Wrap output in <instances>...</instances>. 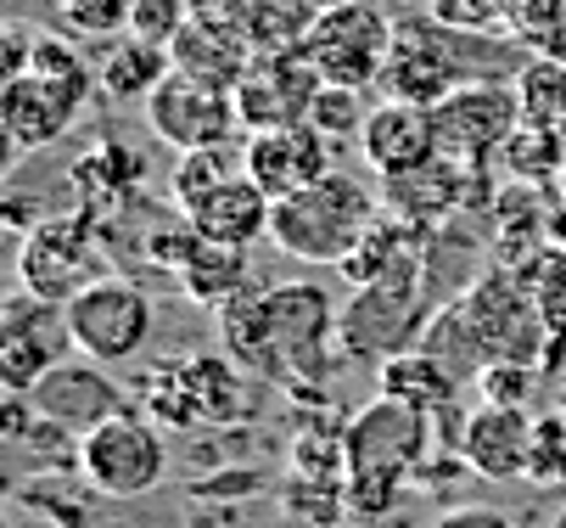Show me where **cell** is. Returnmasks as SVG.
<instances>
[{"label": "cell", "mask_w": 566, "mask_h": 528, "mask_svg": "<svg viewBox=\"0 0 566 528\" xmlns=\"http://www.w3.org/2000/svg\"><path fill=\"white\" fill-rule=\"evenodd\" d=\"M337 304L319 281H281V287H253L219 310L224 327V354L241 371L275 376V383H326L332 365L348 360L337 343Z\"/></svg>", "instance_id": "obj_1"}, {"label": "cell", "mask_w": 566, "mask_h": 528, "mask_svg": "<svg viewBox=\"0 0 566 528\" xmlns=\"http://www.w3.org/2000/svg\"><path fill=\"white\" fill-rule=\"evenodd\" d=\"M533 51L516 34H460L432 12L392 18V56L381 68V102L438 107L460 85H516Z\"/></svg>", "instance_id": "obj_2"}, {"label": "cell", "mask_w": 566, "mask_h": 528, "mask_svg": "<svg viewBox=\"0 0 566 528\" xmlns=\"http://www.w3.org/2000/svg\"><path fill=\"white\" fill-rule=\"evenodd\" d=\"M381 208H387L381 186L359 180V169H332L326 180H314L275 203L270 242L303 265H343L381 219Z\"/></svg>", "instance_id": "obj_3"}, {"label": "cell", "mask_w": 566, "mask_h": 528, "mask_svg": "<svg viewBox=\"0 0 566 528\" xmlns=\"http://www.w3.org/2000/svg\"><path fill=\"white\" fill-rule=\"evenodd\" d=\"M102 276H113V265H107V242L91 208L45 214L18 248V287L34 298H51V304H73Z\"/></svg>", "instance_id": "obj_4"}, {"label": "cell", "mask_w": 566, "mask_h": 528, "mask_svg": "<svg viewBox=\"0 0 566 528\" xmlns=\"http://www.w3.org/2000/svg\"><path fill=\"white\" fill-rule=\"evenodd\" d=\"M427 298H421V265H403L370 287H354L348 310L337 315V343L348 360H392L416 349L427 332Z\"/></svg>", "instance_id": "obj_5"}, {"label": "cell", "mask_w": 566, "mask_h": 528, "mask_svg": "<svg viewBox=\"0 0 566 528\" xmlns=\"http://www.w3.org/2000/svg\"><path fill=\"white\" fill-rule=\"evenodd\" d=\"M303 51L326 85L370 91L381 85V68L392 56V18L370 0H332L303 34Z\"/></svg>", "instance_id": "obj_6"}, {"label": "cell", "mask_w": 566, "mask_h": 528, "mask_svg": "<svg viewBox=\"0 0 566 528\" xmlns=\"http://www.w3.org/2000/svg\"><path fill=\"white\" fill-rule=\"evenodd\" d=\"M164 473H169V444L157 433V422L135 411L78 438V478L102 500H140L164 484Z\"/></svg>", "instance_id": "obj_7"}, {"label": "cell", "mask_w": 566, "mask_h": 528, "mask_svg": "<svg viewBox=\"0 0 566 528\" xmlns=\"http://www.w3.org/2000/svg\"><path fill=\"white\" fill-rule=\"evenodd\" d=\"M460 310L482 343V354L494 360H511V365H538L549 360V327H544V310H538V298L527 292V281L511 270V265H494L489 276H482L465 298H460Z\"/></svg>", "instance_id": "obj_8"}, {"label": "cell", "mask_w": 566, "mask_h": 528, "mask_svg": "<svg viewBox=\"0 0 566 528\" xmlns=\"http://www.w3.org/2000/svg\"><path fill=\"white\" fill-rule=\"evenodd\" d=\"M67 310V332H73V354L96 360V365H124L151 343L157 327V304L151 292L124 281V276H102L96 287H85Z\"/></svg>", "instance_id": "obj_9"}, {"label": "cell", "mask_w": 566, "mask_h": 528, "mask_svg": "<svg viewBox=\"0 0 566 528\" xmlns=\"http://www.w3.org/2000/svg\"><path fill=\"white\" fill-rule=\"evenodd\" d=\"M438 427L427 411L403 405V400H370L343 422V456L348 473H387V478H416V467L432 456Z\"/></svg>", "instance_id": "obj_10"}, {"label": "cell", "mask_w": 566, "mask_h": 528, "mask_svg": "<svg viewBox=\"0 0 566 528\" xmlns=\"http://www.w3.org/2000/svg\"><path fill=\"white\" fill-rule=\"evenodd\" d=\"M432 118H438V153L454 164H476V169H494L505 141L527 124L516 85H500V80L494 85H460L454 96H443L432 107Z\"/></svg>", "instance_id": "obj_11"}, {"label": "cell", "mask_w": 566, "mask_h": 528, "mask_svg": "<svg viewBox=\"0 0 566 528\" xmlns=\"http://www.w3.org/2000/svg\"><path fill=\"white\" fill-rule=\"evenodd\" d=\"M67 354H73L67 310L18 287L0 304V383H7V394H34L40 376L56 371Z\"/></svg>", "instance_id": "obj_12"}, {"label": "cell", "mask_w": 566, "mask_h": 528, "mask_svg": "<svg viewBox=\"0 0 566 528\" xmlns=\"http://www.w3.org/2000/svg\"><path fill=\"white\" fill-rule=\"evenodd\" d=\"M146 124L157 141H169L175 153H197V146H224L241 141V113H235V91L191 80V73H169L164 85L146 102Z\"/></svg>", "instance_id": "obj_13"}, {"label": "cell", "mask_w": 566, "mask_h": 528, "mask_svg": "<svg viewBox=\"0 0 566 528\" xmlns=\"http://www.w3.org/2000/svg\"><path fill=\"white\" fill-rule=\"evenodd\" d=\"M319 73L308 62L303 45H286V51H259L253 68L241 73L235 85V113H241V130L259 135V130H286V124H308V107L319 96Z\"/></svg>", "instance_id": "obj_14"}, {"label": "cell", "mask_w": 566, "mask_h": 528, "mask_svg": "<svg viewBox=\"0 0 566 528\" xmlns=\"http://www.w3.org/2000/svg\"><path fill=\"white\" fill-rule=\"evenodd\" d=\"M91 107V85H62V80H40V73H23V80L0 85V135H7V169H18V158L40 153V146L62 141Z\"/></svg>", "instance_id": "obj_15"}, {"label": "cell", "mask_w": 566, "mask_h": 528, "mask_svg": "<svg viewBox=\"0 0 566 528\" xmlns=\"http://www.w3.org/2000/svg\"><path fill=\"white\" fill-rule=\"evenodd\" d=\"M169 56H175L180 73H191V80H208V85L235 91L241 73L253 68L259 45H253L248 23H241L235 0H208V7L191 12V23L180 29V40H175Z\"/></svg>", "instance_id": "obj_16"}, {"label": "cell", "mask_w": 566, "mask_h": 528, "mask_svg": "<svg viewBox=\"0 0 566 528\" xmlns=\"http://www.w3.org/2000/svg\"><path fill=\"white\" fill-rule=\"evenodd\" d=\"M29 400H34L40 416L62 422L78 438L129 411V389L118 383V376H107V365H96V360H62L56 371L40 376V389Z\"/></svg>", "instance_id": "obj_17"}, {"label": "cell", "mask_w": 566, "mask_h": 528, "mask_svg": "<svg viewBox=\"0 0 566 528\" xmlns=\"http://www.w3.org/2000/svg\"><path fill=\"white\" fill-rule=\"evenodd\" d=\"M337 169V141L319 135L314 124H286V130H259L248 135V175L281 203Z\"/></svg>", "instance_id": "obj_18"}, {"label": "cell", "mask_w": 566, "mask_h": 528, "mask_svg": "<svg viewBox=\"0 0 566 528\" xmlns=\"http://www.w3.org/2000/svg\"><path fill=\"white\" fill-rule=\"evenodd\" d=\"M533 438H538V416L527 405H476L460 433V456L476 478L516 484L533 467Z\"/></svg>", "instance_id": "obj_19"}, {"label": "cell", "mask_w": 566, "mask_h": 528, "mask_svg": "<svg viewBox=\"0 0 566 528\" xmlns=\"http://www.w3.org/2000/svg\"><path fill=\"white\" fill-rule=\"evenodd\" d=\"M359 158L365 169H376L381 180L427 169L438 158V118L432 107L416 102H376L365 130H359Z\"/></svg>", "instance_id": "obj_20"}, {"label": "cell", "mask_w": 566, "mask_h": 528, "mask_svg": "<svg viewBox=\"0 0 566 528\" xmlns=\"http://www.w3.org/2000/svg\"><path fill=\"white\" fill-rule=\"evenodd\" d=\"M175 287L202 310H230L235 298H248L259 281H253V253L235 248V242H213V237H186L180 242V259H175Z\"/></svg>", "instance_id": "obj_21"}, {"label": "cell", "mask_w": 566, "mask_h": 528, "mask_svg": "<svg viewBox=\"0 0 566 528\" xmlns=\"http://www.w3.org/2000/svg\"><path fill=\"white\" fill-rule=\"evenodd\" d=\"M270 214H275V197L241 169L230 186H219L202 208H191V231L197 237H213V242H235V248H253L259 237H270Z\"/></svg>", "instance_id": "obj_22"}, {"label": "cell", "mask_w": 566, "mask_h": 528, "mask_svg": "<svg viewBox=\"0 0 566 528\" xmlns=\"http://www.w3.org/2000/svg\"><path fill=\"white\" fill-rule=\"evenodd\" d=\"M421 248H427V225L381 208V219L370 225L365 242H359L337 270H343L354 287H370V281H381V276H392V270H403V265H421Z\"/></svg>", "instance_id": "obj_23"}, {"label": "cell", "mask_w": 566, "mask_h": 528, "mask_svg": "<svg viewBox=\"0 0 566 528\" xmlns=\"http://www.w3.org/2000/svg\"><path fill=\"white\" fill-rule=\"evenodd\" d=\"M169 73H175V56H169L164 45H151V40H140V34H124V40H113V45L102 51L96 85H102V96H113V102H151V91L164 85Z\"/></svg>", "instance_id": "obj_24"}, {"label": "cell", "mask_w": 566, "mask_h": 528, "mask_svg": "<svg viewBox=\"0 0 566 528\" xmlns=\"http://www.w3.org/2000/svg\"><path fill=\"white\" fill-rule=\"evenodd\" d=\"M140 175H146L140 153H135V146H124V141H113V135L96 141L91 153L73 164V186L85 191V208H91V214H102V208L135 197V191H140Z\"/></svg>", "instance_id": "obj_25"}, {"label": "cell", "mask_w": 566, "mask_h": 528, "mask_svg": "<svg viewBox=\"0 0 566 528\" xmlns=\"http://www.w3.org/2000/svg\"><path fill=\"white\" fill-rule=\"evenodd\" d=\"M376 389H381L387 400H403V405L427 411V416L449 411V405H454V394H460L454 376H449L432 354H421V349H403V354L381 360V371H376Z\"/></svg>", "instance_id": "obj_26"}, {"label": "cell", "mask_w": 566, "mask_h": 528, "mask_svg": "<svg viewBox=\"0 0 566 528\" xmlns=\"http://www.w3.org/2000/svg\"><path fill=\"white\" fill-rule=\"evenodd\" d=\"M241 169H248V141H224V146H197V153H175L169 169V197L180 214L202 208L219 186H230Z\"/></svg>", "instance_id": "obj_27"}, {"label": "cell", "mask_w": 566, "mask_h": 528, "mask_svg": "<svg viewBox=\"0 0 566 528\" xmlns=\"http://www.w3.org/2000/svg\"><path fill=\"white\" fill-rule=\"evenodd\" d=\"M421 354H432L454 383L465 389V383H476L482 371H489V354H482V343H476V332H471V321H465V310L460 304H449V310H438L432 321H427V332H421V343H416Z\"/></svg>", "instance_id": "obj_28"}, {"label": "cell", "mask_w": 566, "mask_h": 528, "mask_svg": "<svg viewBox=\"0 0 566 528\" xmlns=\"http://www.w3.org/2000/svg\"><path fill=\"white\" fill-rule=\"evenodd\" d=\"M235 12L259 51H286V45H303V34L326 7L319 0H235Z\"/></svg>", "instance_id": "obj_29"}, {"label": "cell", "mask_w": 566, "mask_h": 528, "mask_svg": "<svg viewBox=\"0 0 566 528\" xmlns=\"http://www.w3.org/2000/svg\"><path fill=\"white\" fill-rule=\"evenodd\" d=\"M140 400L146 411L164 422V427H197L202 422V394H197V376H191V360H164L140 376Z\"/></svg>", "instance_id": "obj_30"}, {"label": "cell", "mask_w": 566, "mask_h": 528, "mask_svg": "<svg viewBox=\"0 0 566 528\" xmlns=\"http://www.w3.org/2000/svg\"><path fill=\"white\" fill-rule=\"evenodd\" d=\"M51 18H56V34L67 40H124L129 34V18H135V0H45Z\"/></svg>", "instance_id": "obj_31"}, {"label": "cell", "mask_w": 566, "mask_h": 528, "mask_svg": "<svg viewBox=\"0 0 566 528\" xmlns=\"http://www.w3.org/2000/svg\"><path fill=\"white\" fill-rule=\"evenodd\" d=\"M500 164H505V175H516V180H560V169H566V141H560V130H538V124H522L511 141H505V153H500Z\"/></svg>", "instance_id": "obj_32"}, {"label": "cell", "mask_w": 566, "mask_h": 528, "mask_svg": "<svg viewBox=\"0 0 566 528\" xmlns=\"http://www.w3.org/2000/svg\"><path fill=\"white\" fill-rule=\"evenodd\" d=\"M516 96H522V118L538 124V130H560L566 124V62H549V56H533L516 80Z\"/></svg>", "instance_id": "obj_33"}, {"label": "cell", "mask_w": 566, "mask_h": 528, "mask_svg": "<svg viewBox=\"0 0 566 528\" xmlns=\"http://www.w3.org/2000/svg\"><path fill=\"white\" fill-rule=\"evenodd\" d=\"M286 517L297 522H319V528H337L348 517V478H292L281 489Z\"/></svg>", "instance_id": "obj_34"}, {"label": "cell", "mask_w": 566, "mask_h": 528, "mask_svg": "<svg viewBox=\"0 0 566 528\" xmlns=\"http://www.w3.org/2000/svg\"><path fill=\"white\" fill-rule=\"evenodd\" d=\"M365 91H348V85H319V96H314V107H308V124L319 130V135H332V141H359V130H365Z\"/></svg>", "instance_id": "obj_35"}, {"label": "cell", "mask_w": 566, "mask_h": 528, "mask_svg": "<svg viewBox=\"0 0 566 528\" xmlns=\"http://www.w3.org/2000/svg\"><path fill=\"white\" fill-rule=\"evenodd\" d=\"M29 73H40V80H62V85H91V56L67 34H34Z\"/></svg>", "instance_id": "obj_36"}, {"label": "cell", "mask_w": 566, "mask_h": 528, "mask_svg": "<svg viewBox=\"0 0 566 528\" xmlns=\"http://www.w3.org/2000/svg\"><path fill=\"white\" fill-rule=\"evenodd\" d=\"M403 484L410 478H387V473H348V517L359 522H392Z\"/></svg>", "instance_id": "obj_37"}, {"label": "cell", "mask_w": 566, "mask_h": 528, "mask_svg": "<svg viewBox=\"0 0 566 528\" xmlns=\"http://www.w3.org/2000/svg\"><path fill=\"white\" fill-rule=\"evenodd\" d=\"M527 484L538 489H566V422L549 411L538 416V438H533V467H527Z\"/></svg>", "instance_id": "obj_38"}, {"label": "cell", "mask_w": 566, "mask_h": 528, "mask_svg": "<svg viewBox=\"0 0 566 528\" xmlns=\"http://www.w3.org/2000/svg\"><path fill=\"white\" fill-rule=\"evenodd\" d=\"M186 23H191V0H135L129 34H140V40H151V45L175 51V40H180Z\"/></svg>", "instance_id": "obj_39"}, {"label": "cell", "mask_w": 566, "mask_h": 528, "mask_svg": "<svg viewBox=\"0 0 566 528\" xmlns=\"http://www.w3.org/2000/svg\"><path fill=\"white\" fill-rule=\"evenodd\" d=\"M427 12L460 34H511L505 29V0H427Z\"/></svg>", "instance_id": "obj_40"}, {"label": "cell", "mask_w": 566, "mask_h": 528, "mask_svg": "<svg viewBox=\"0 0 566 528\" xmlns=\"http://www.w3.org/2000/svg\"><path fill=\"white\" fill-rule=\"evenodd\" d=\"M538 389V365H511V360H494L489 371L476 376V394L482 405H527Z\"/></svg>", "instance_id": "obj_41"}, {"label": "cell", "mask_w": 566, "mask_h": 528, "mask_svg": "<svg viewBox=\"0 0 566 528\" xmlns=\"http://www.w3.org/2000/svg\"><path fill=\"white\" fill-rule=\"evenodd\" d=\"M560 18H566V0H505V29H511L527 51H538V45L555 34Z\"/></svg>", "instance_id": "obj_42"}, {"label": "cell", "mask_w": 566, "mask_h": 528, "mask_svg": "<svg viewBox=\"0 0 566 528\" xmlns=\"http://www.w3.org/2000/svg\"><path fill=\"white\" fill-rule=\"evenodd\" d=\"M432 528H516V517L500 506H449Z\"/></svg>", "instance_id": "obj_43"}, {"label": "cell", "mask_w": 566, "mask_h": 528, "mask_svg": "<svg viewBox=\"0 0 566 528\" xmlns=\"http://www.w3.org/2000/svg\"><path fill=\"white\" fill-rule=\"evenodd\" d=\"M533 56H549V62H566V18L555 23V34H549V40H544V45H538Z\"/></svg>", "instance_id": "obj_44"}, {"label": "cell", "mask_w": 566, "mask_h": 528, "mask_svg": "<svg viewBox=\"0 0 566 528\" xmlns=\"http://www.w3.org/2000/svg\"><path fill=\"white\" fill-rule=\"evenodd\" d=\"M555 416H560V422H566V389H560V405H555Z\"/></svg>", "instance_id": "obj_45"}, {"label": "cell", "mask_w": 566, "mask_h": 528, "mask_svg": "<svg viewBox=\"0 0 566 528\" xmlns=\"http://www.w3.org/2000/svg\"><path fill=\"white\" fill-rule=\"evenodd\" d=\"M549 528H566V511H560V517H555V522H549Z\"/></svg>", "instance_id": "obj_46"}, {"label": "cell", "mask_w": 566, "mask_h": 528, "mask_svg": "<svg viewBox=\"0 0 566 528\" xmlns=\"http://www.w3.org/2000/svg\"><path fill=\"white\" fill-rule=\"evenodd\" d=\"M381 528H410V522H381Z\"/></svg>", "instance_id": "obj_47"}]
</instances>
